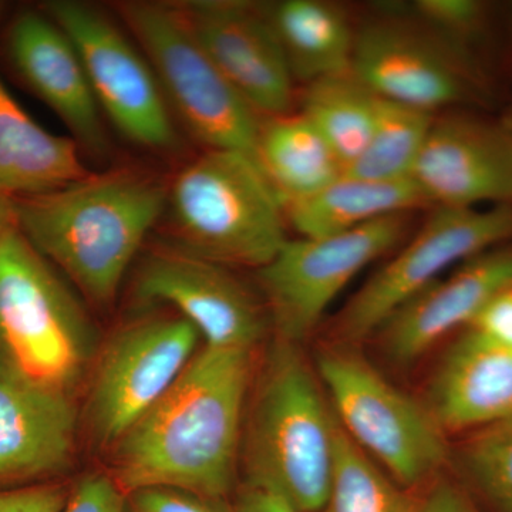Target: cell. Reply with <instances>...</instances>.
I'll return each mask as SVG.
<instances>
[{
  "label": "cell",
  "mask_w": 512,
  "mask_h": 512,
  "mask_svg": "<svg viewBox=\"0 0 512 512\" xmlns=\"http://www.w3.org/2000/svg\"><path fill=\"white\" fill-rule=\"evenodd\" d=\"M503 123L512 131V104L510 110H508L507 120H503Z\"/></svg>",
  "instance_id": "d590c367"
},
{
  "label": "cell",
  "mask_w": 512,
  "mask_h": 512,
  "mask_svg": "<svg viewBox=\"0 0 512 512\" xmlns=\"http://www.w3.org/2000/svg\"><path fill=\"white\" fill-rule=\"evenodd\" d=\"M417 497L386 476L338 421L325 503L316 512H416Z\"/></svg>",
  "instance_id": "484cf974"
},
{
  "label": "cell",
  "mask_w": 512,
  "mask_h": 512,
  "mask_svg": "<svg viewBox=\"0 0 512 512\" xmlns=\"http://www.w3.org/2000/svg\"><path fill=\"white\" fill-rule=\"evenodd\" d=\"M458 483L484 512H512V414L468 431L453 456Z\"/></svg>",
  "instance_id": "4316f807"
},
{
  "label": "cell",
  "mask_w": 512,
  "mask_h": 512,
  "mask_svg": "<svg viewBox=\"0 0 512 512\" xmlns=\"http://www.w3.org/2000/svg\"><path fill=\"white\" fill-rule=\"evenodd\" d=\"M252 350L204 346L170 389L114 444L117 484L225 500L234 487Z\"/></svg>",
  "instance_id": "6da1fadb"
},
{
  "label": "cell",
  "mask_w": 512,
  "mask_h": 512,
  "mask_svg": "<svg viewBox=\"0 0 512 512\" xmlns=\"http://www.w3.org/2000/svg\"><path fill=\"white\" fill-rule=\"evenodd\" d=\"M508 241L512 207H434L423 227L346 303L336 335L348 345L370 338L448 269Z\"/></svg>",
  "instance_id": "ba28073f"
},
{
  "label": "cell",
  "mask_w": 512,
  "mask_h": 512,
  "mask_svg": "<svg viewBox=\"0 0 512 512\" xmlns=\"http://www.w3.org/2000/svg\"><path fill=\"white\" fill-rule=\"evenodd\" d=\"M136 293L143 302L173 306L210 348L252 350L266 330V306L227 266L183 248L148 256Z\"/></svg>",
  "instance_id": "4fadbf2b"
},
{
  "label": "cell",
  "mask_w": 512,
  "mask_h": 512,
  "mask_svg": "<svg viewBox=\"0 0 512 512\" xmlns=\"http://www.w3.org/2000/svg\"><path fill=\"white\" fill-rule=\"evenodd\" d=\"M507 19L508 25H510V29L512 30V5L508 6Z\"/></svg>",
  "instance_id": "8d00e7d4"
},
{
  "label": "cell",
  "mask_w": 512,
  "mask_h": 512,
  "mask_svg": "<svg viewBox=\"0 0 512 512\" xmlns=\"http://www.w3.org/2000/svg\"><path fill=\"white\" fill-rule=\"evenodd\" d=\"M89 316L18 228L0 237V372L73 396L93 356Z\"/></svg>",
  "instance_id": "277c9868"
},
{
  "label": "cell",
  "mask_w": 512,
  "mask_h": 512,
  "mask_svg": "<svg viewBox=\"0 0 512 512\" xmlns=\"http://www.w3.org/2000/svg\"><path fill=\"white\" fill-rule=\"evenodd\" d=\"M212 63L256 113H291L293 76L266 9L237 0L180 5Z\"/></svg>",
  "instance_id": "9a60e30c"
},
{
  "label": "cell",
  "mask_w": 512,
  "mask_h": 512,
  "mask_svg": "<svg viewBox=\"0 0 512 512\" xmlns=\"http://www.w3.org/2000/svg\"><path fill=\"white\" fill-rule=\"evenodd\" d=\"M168 188L136 173L86 175L16 198V228L92 301L110 303L148 232L167 208Z\"/></svg>",
  "instance_id": "7a4b0ae2"
},
{
  "label": "cell",
  "mask_w": 512,
  "mask_h": 512,
  "mask_svg": "<svg viewBox=\"0 0 512 512\" xmlns=\"http://www.w3.org/2000/svg\"><path fill=\"white\" fill-rule=\"evenodd\" d=\"M86 175L79 144L39 126L0 80V192L33 197Z\"/></svg>",
  "instance_id": "ffe728a7"
},
{
  "label": "cell",
  "mask_w": 512,
  "mask_h": 512,
  "mask_svg": "<svg viewBox=\"0 0 512 512\" xmlns=\"http://www.w3.org/2000/svg\"><path fill=\"white\" fill-rule=\"evenodd\" d=\"M16 227V198L0 192V237Z\"/></svg>",
  "instance_id": "e575fe53"
},
{
  "label": "cell",
  "mask_w": 512,
  "mask_h": 512,
  "mask_svg": "<svg viewBox=\"0 0 512 512\" xmlns=\"http://www.w3.org/2000/svg\"><path fill=\"white\" fill-rule=\"evenodd\" d=\"M121 9L165 100L192 136L208 150L239 151L256 160L258 113L212 63L180 6L133 2Z\"/></svg>",
  "instance_id": "8992f818"
},
{
  "label": "cell",
  "mask_w": 512,
  "mask_h": 512,
  "mask_svg": "<svg viewBox=\"0 0 512 512\" xmlns=\"http://www.w3.org/2000/svg\"><path fill=\"white\" fill-rule=\"evenodd\" d=\"M3 9V3H0V10Z\"/></svg>",
  "instance_id": "74e56055"
},
{
  "label": "cell",
  "mask_w": 512,
  "mask_h": 512,
  "mask_svg": "<svg viewBox=\"0 0 512 512\" xmlns=\"http://www.w3.org/2000/svg\"><path fill=\"white\" fill-rule=\"evenodd\" d=\"M430 207L413 178L384 181L343 174L311 197L286 204L285 214L299 237L320 238Z\"/></svg>",
  "instance_id": "44dd1931"
},
{
  "label": "cell",
  "mask_w": 512,
  "mask_h": 512,
  "mask_svg": "<svg viewBox=\"0 0 512 512\" xmlns=\"http://www.w3.org/2000/svg\"><path fill=\"white\" fill-rule=\"evenodd\" d=\"M181 248L221 265L261 269L286 238L284 201L254 157L208 150L175 177L167 208Z\"/></svg>",
  "instance_id": "5b68a950"
},
{
  "label": "cell",
  "mask_w": 512,
  "mask_h": 512,
  "mask_svg": "<svg viewBox=\"0 0 512 512\" xmlns=\"http://www.w3.org/2000/svg\"><path fill=\"white\" fill-rule=\"evenodd\" d=\"M508 289L512 241L461 262L404 303L377 330L380 348L394 365H412L448 333L470 325L487 303Z\"/></svg>",
  "instance_id": "2e32d148"
},
{
  "label": "cell",
  "mask_w": 512,
  "mask_h": 512,
  "mask_svg": "<svg viewBox=\"0 0 512 512\" xmlns=\"http://www.w3.org/2000/svg\"><path fill=\"white\" fill-rule=\"evenodd\" d=\"M380 99L434 111L490 99L484 64L412 18L386 16L355 33L352 70Z\"/></svg>",
  "instance_id": "9c48e42d"
},
{
  "label": "cell",
  "mask_w": 512,
  "mask_h": 512,
  "mask_svg": "<svg viewBox=\"0 0 512 512\" xmlns=\"http://www.w3.org/2000/svg\"><path fill=\"white\" fill-rule=\"evenodd\" d=\"M338 419L296 343L276 339L256 384L245 460L247 484L268 488L298 512L328 497Z\"/></svg>",
  "instance_id": "3957f363"
},
{
  "label": "cell",
  "mask_w": 512,
  "mask_h": 512,
  "mask_svg": "<svg viewBox=\"0 0 512 512\" xmlns=\"http://www.w3.org/2000/svg\"><path fill=\"white\" fill-rule=\"evenodd\" d=\"M434 120L427 111L379 97L369 143L345 174L384 181L413 178Z\"/></svg>",
  "instance_id": "d4e9b609"
},
{
  "label": "cell",
  "mask_w": 512,
  "mask_h": 512,
  "mask_svg": "<svg viewBox=\"0 0 512 512\" xmlns=\"http://www.w3.org/2000/svg\"><path fill=\"white\" fill-rule=\"evenodd\" d=\"M187 319L141 320L104 346L92 380L89 414L101 444H116L163 397L197 353Z\"/></svg>",
  "instance_id": "7c38bea8"
},
{
  "label": "cell",
  "mask_w": 512,
  "mask_h": 512,
  "mask_svg": "<svg viewBox=\"0 0 512 512\" xmlns=\"http://www.w3.org/2000/svg\"><path fill=\"white\" fill-rule=\"evenodd\" d=\"M66 488L55 483L0 488V512H62Z\"/></svg>",
  "instance_id": "4dcf8cb0"
},
{
  "label": "cell",
  "mask_w": 512,
  "mask_h": 512,
  "mask_svg": "<svg viewBox=\"0 0 512 512\" xmlns=\"http://www.w3.org/2000/svg\"><path fill=\"white\" fill-rule=\"evenodd\" d=\"M416 512H484L466 488L456 480L437 478L429 490L417 497Z\"/></svg>",
  "instance_id": "d6a6232c"
},
{
  "label": "cell",
  "mask_w": 512,
  "mask_h": 512,
  "mask_svg": "<svg viewBox=\"0 0 512 512\" xmlns=\"http://www.w3.org/2000/svg\"><path fill=\"white\" fill-rule=\"evenodd\" d=\"M62 512H131L128 497L114 478L93 474L83 478L67 497Z\"/></svg>",
  "instance_id": "f546056e"
},
{
  "label": "cell",
  "mask_w": 512,
  "mask_h": 512,
  "mask_svg": "<svg viewBox=\"0 0 512 512\" xmlns=\"http://www.w3.org/2000/svg\"><path fill=\"white\" fill-rule=\"evenodd\" d=\"M43 10L79 52L101 113L137 146L170 150L175 128L146 56L93 6L53 0Z\"/></svg>",
  "instance_id": "8fae6325"
},
{
  "label": "cell",
  "mask_w": 512,
  "mask_h": 512,
  "mask_svg": "<svg viewBox=\"0 0 512 512\" xmlns=\"http://www.w3.org/2000/svg\"><path fill=\"white\" fill-rule=\"evenodd\" d=\"M293 80L306 84L352 70L355 32L339 6L285 0L266 9Z\"/></svg>",
  "instance_id": "7402d4cb"
},
{
  "label": "cell",
  "mask_w": 512,
  "mask_h": 512,
  "mask_svg": "<svg viewBox=\"0 0 512 512\" xmlns=\"http://www.w3.org/2000/svg\"><path fill=\"white\" fill-rule=\"evenodd\" d=\"M413 20L458 52L481 63L476 49L493 28V8L478 0H417ZM483 64V63H481Z\"/></svg>",
  "instance_id": "83f0119b"
},
{
  "label": "cell",
  "mask_w": 512,
  "mask_h": 512,
  "mask_svg": "<svg viewBox=\"0 0 512 512\" xmlns=\"http://www.w3.org/2000/svg\"><path fill=\"white\" fill-rule=\"evenodd\" d=\"M131 512H234L221 498L180 490L153 487L133 491L128 497Z\"/></svg>",
  "instance_id": "f1b7e54d"
},
{
  "label": "cell",
  "mask_w": 512,
  "mask_h": 512,
  "mask_svg": "<svg viewBox=\"0 0 512 512\" xmlns=\"http://www.w3.org/2000/svg\"><path fill=\"white\" fill-rule=\"evenodd\" d=\"M256 161L284 205L311 197L345 174L338 154L301 111L261 124Z\"/></svg>",
  "instance_id": "603a6c76"
},
{
  "label": "cell",
  "mask_w": 512,
  "mask_h": 512,
  "mask_svg": "<svg viewBox=\"0 0 512 512\" xmlns=\"http://www.w3.org/2000/svg\"><path fill=\"white\" fill-rule=\"evenodd\" d=\"M426 407L444 433H468L510 416L512 348L461 329L431 380Z\"/></svg>",
  "instance_id": "d6986e66"
},
{
  "label": "cell",
  "mask_w": 512,
  "mask_h": 512,
  "mask_svg": "<svg viewBox=\"0 0 512 512\" xmlns=\"http://www.w3.org/2000/svg\"><path fill=\"white\" fill-rule=\"evenodd\" d=\"M466 328L476 330L498 345L512 348V289L495 296Z\"/></svg>",
  "instance_id": "1f68e13d"
},
{
  "label": "cell",
  "mask_w": 512,
  "mask_h": 512,
  "mask_svg": "<svg viewBox=\"0 0 512 512\" xmlns=\"http://www.w3.org/2000/svg\"><path fill=\"white\" fill-rule=\"evenodd\" d=\"M234 512H298L282 495L264 487L245 484L242 488Z\"/></svg>",
  "instance_id": "836d02e7"
},
{
  "label": "cell",
  "mask_w": 512,
  "mask_h": 512,
  "mask_svg": "<svg viewBox=\"0 0 512 512\" xmlns=\"http://www.w3.org/2000/svg\"><path fill=\"white\" fill-rule=\"evenodd\" d=\"M413 180L433 207H512V131L473 113L440 117Z\"/></svg>",
  "instance_id": "5bb4252c"
},
{
  "label": "cell",
  "mask_w": 512,
  "mask_h": 512,
  "mask_svg": "<svg viewBox=\"0 0 512 512\" xmlns=\"http://www.w3.org/2000/svg\"><path fill=\"white\" fill-rule=\"evenodd\" d=\"M409 222L410 214H397L343 234L288 239L275 258L258 269L278 338L298 345L312 333L357 274L402 244Z\"/></svg>",
  "instance_id": "30bf717a"
},
{
  "label": "cell",
  "mask_w": 512,
  "mask_h": 512,
  "mask_svg": "<svg viewBox=\"0 0 512 512\" xmlns=\"http://www.w3.org/2000/svg\"><path fill=\"white\" fill-rule=\"evenodd\" d=\"M6 49L22 82L55 111L79 147L103 154L101 110L69 36L46 13L25 10L10 23Z\"/></svg>",
  "instance_id": "e0dca14e"
},
{
  "label": "cell",
  "mask_w": 512,
  "mask_h": 512,
  "mask_svg": "<svg viewBox=\"0 0 512 512\" xmlns=\"http://www.w3.org/2000/svg\"><path fill=\"white\" fill-rule=\"evenodd\" d=\"M379 97L352 72L309 83L301 113L328 141L346 168L365 151Z\"/></svg>",
  "instance_id": "cb8c5ba5"
},
{
  "label": "cell",
  "mask_w": 512,
  "mask_h": 512,
  "mask_svg": "<svg viewBox=\"0 0 512 512\" xmlns=\"http://www.w3.org/2000/svg\"><path fill=\"white\" fill-rule=\"evenodd\" d=\"M73 396L46 392L0 372V488L69 467L76 443Z\"/></svg>",
  "instance_id": "ac0fdd59"
},
{
  "label": "cell",
  "mask_w": 512,
  "mask_h": 512,
  "mask_svg": "<svg viewBox=\"0 0 512 512\" xmlns=\"http://www.w3.org/2000/svg\"><path fill=\"white\" fill-rule=\"evenodd\" d=\"M318 370L342 429L397 484L419 487L450 460L444 431L427 407L387 382L365 357L352 349L323 350Z\"/></svg>",
  "instance_id": "52a82bcc"
}]
</instances>
